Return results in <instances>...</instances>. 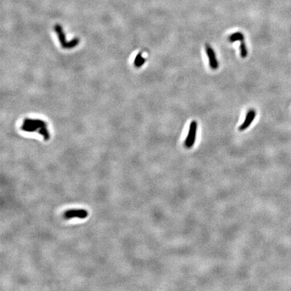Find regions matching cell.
Instances as JSON below:
<instances>
[{
  "instance_id": "6da1fadb",
  "label": "cell",
  "mask_w": 291,
  "mask_h": 291,
  "mask_svg": "<svg viewBox=\"0 0 291 291\" xmlns=\"http://www.w3.org/2000/svg\"><path fill=\"white\" fill-rule=\"evenodd\" d=\"M197 123L196 121H192L190 124V126H189L187 136L186 139H185V141L184 143L185 146L188 149L192 148L193 144H195L196 139V134H197Z\"/></svg>"
},
{
  "instance_id": "7a4b0ae2",
  "label": "cell",
  "mask_w": 291,
  "mask_h": 291,
  "mask_svg": "<svg viewBox=\"0 0 291 291\" xmlns=\"http://www.w3.org/2000/svg\"><path fill=\"white\" fill-rule=\"evenodd\" d=\"M88 215V211L84 209H71L67 210L64 212V218L66 220H70L74 218L84 219L87 218Z\"/></svg>"
},
{
  "instance_id": "3957f363",
  "label": "cell",
  "mask_w": 291,
  "mask_h": 291,
  "mask_svg": "<svg viewBox=\"0 0 291 291\" xmlns=\"http://www.w3.org/2000/svg\"><path fill=\"white\" fill-rule=\"evenodd\" d=\"M206 53H207V56L208 57L210 67L213 70H217L218 68L219 65H218V61L217 60L216 54H215L214 49L210 45H209L208 44H206Z\"/></svg>"
},
{
  "instance_id": "277c9868",
  "label": "cell",
  "mask_w": 291,
  "mask_h": 291,
  "mask_svg": "<svg viewBox=\"0 0 291 291\" xmlns=\"http://www.w3.org/2000/svg\"><path fill=\"white\" fill-rule=\"evenodd\" d=\"M255 115H256V112L254 109H250V110L247 113L244 122L239 127V131L242 132V131L245 130L247 128L250 127V125L252 123V121L254 120Z\"/></svg>"
},
{
  "instance_id": "5b68a950",
  "label": "cell",
  "mask_w": 291,
  "mask_h": 291,
  "mask_svg": "<svg viewBox=\"0 0 291 291\" xmlns=\"http://www.w3.org/2000/svg\"><path fill=\"white\" fill-rule=\"evenodd\" d=\"M229 40L230 43H233V42L236 41H241L244 40V35L241 32H236L229 36Z\"/></svg>"
},
{
  "instance_id": "8992f818",
  "label": "cell",
  "mask_w": 291,
  "mask_h": 291,
  "mask_svg": "<svg viewBox=\"0 0 291 291\" xmlns=\"http://www.w3.org/2000/svg\"><path fill=\"white\" fill-rule=\"evenodd\" d=\"M240 54H241V56L242 58H245L247 56V49L244 40L241 41V44H240Z\"/></svg>"
},
{
  "instance_id": "52a82bcc",
  "label": "cell",
  "mask_w": 291,
  "mask_h": 291,
  "mask_svg": "<svg viewBox=\"0 0 291 291\" xmlns=\"http://www.w3.org/2000/svg\"><path fill=\"white\" fill-rule=\"evenodd\" d=\"M144 61H145L144 59L142 57L141 53H139V55L137 56V57H136V61H135V64H136V65L137 67H140V66L142 65V64H144Z\"/></svg>"
}]
</instances>
